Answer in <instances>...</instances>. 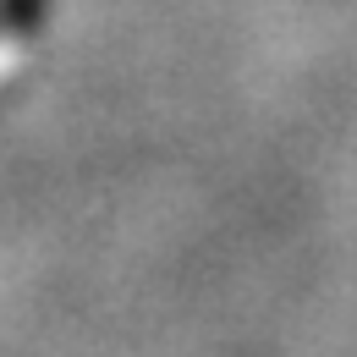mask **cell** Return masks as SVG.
Instances as JSON below:
<instances>
[{
    "label": "cell",
    "instance_id": "obj_1",
    "mask_svg": "<svg viewBox=\"0 0 357 357\" xmlns=\"http://www.w3.org/2000/svg\"><path fill=\"white\" fill-rule=\"evenodd\" d=\"M0 22H11V28H22L28 17H17V11H11V0H6V6H0Z\"/></svg>",
    "mask_w": 357,
    "mask_h": 357
}]
</instances>
